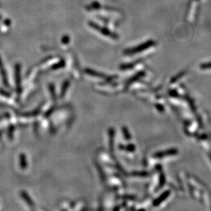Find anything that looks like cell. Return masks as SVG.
Segmentation results:
<instances>
[{
  "label": "cell",
  "instance_id": "obj_1",
  "mask_svg": "<svg viewBox=\"0 0 211 211\" xmlns=\"http://www.w3.org/2000/svg\"><path fill=\"white\" fill-rule=\"evenodd\" d=\"M15 84H16V91L18 94L21 93V75L20 68H16L15 70Z\"/></svg>",
  "mask_w": 211,
  "mask_h": 211
},
{
  "label": "cell",
  "instance_id": "obj_2",
  "mask_svg": "<svg viewBox=\"0 0 211 211\" xmlns=\"http://www.w3.org/2000/svg\"><path fill=\"white\" fill-rule=\"evenodd\" d=\"M178 153V150L176 149H170L168 150H166L165 152H160V153H156L154 156L157 158H162V157H165V156H169V155H176Z\"/></svg>",
  "mask_w": 211,
  "mask_h": 211
},
{
  "label": "cell",
  "instance_id": "obj_3",
  "mask_svg": "<svg viewBox=\"0 0 211 211\" xmlns=\"http://www.w3.org/2000/svg\"><path fill=\"white\" fill-rule=\"evenodd\" d=\"M20 195H21V197L22 199L25 201L26 203L28 204L30 206H34V202H32V199H31V198L30 196H29V195L27 194V193L26 191H21L20 193Z\"/></svg>",
  "mask_w": 211,
  "mask_h": 211
},
{
  "label": "cell",
  "instance_id": "obj_4",
  "mask_svg": "<svg viewBox=\"0 0 211 211\" xmlns=\"http://www.w3.org/2000/svg\"><path fill=\"white\" fill-rule=\"evenodd\" d=\"M169 194H170V192L169 191H165V193H162V194L160 195L158 199H156V201L154 202V206H158L160 203H162V202H163L165 199H167V198H168Z\"/></svg>",
  "mask_w": 211,
  "mask_h": 211
},
{
  "label": "cell",
  "instance_id": "obj_5",
  "mask_svg": "<svg viewBox=\"0 0 211 211\" xmlns=\"http://www.w3.org/2000/svg\"><path fill=\"white\" fill-rule=\"evenodd\" d=\"M19 165L21 169H25L27 167L26 156L25 154L22 153L19 155Z\"/></svg>",
  "mask_w": 211,
  "mask_h": 211
},
{
  "label": "cell",
  "instance_id": "obj_6",
  "mask_svg": "<svg viewBox=\"0 0 211 211\" xmlns=\"http://www.w3.org/2000/svg\"><path fill=\"white\" fill-rule=\"evenodd\" d=\"M14 131H15V127L13 126H11V127H9V129H8V138L10 139H12V138H13V133Z\"/></svg>",
  "mask_w": 211,
  "mask_h": 211
},
{
  "label": "cell",
  "instance_id": "obj_7",
  "mask_svg": "<svg viewBox=\"0 0 211 211\" xmlns=\"http://www.w3.org/2000/svg\"><path fill=\"white\" fill-rule=\"evenodd\" d=\"M200 68L203 69H208V68H211V62H208V63H205V64H202L200 65Z\"/></svg>",
  "mask_w": 211,
  "mask_h": 211
},
{
  "label": "cell",
  "instance_id": "obj_8",
  "mask_svg": "<svg viewBox=\"0 0 211 211\" xmlns=\"http://www.w3.org/2000/svg\"><path fill=\"white\" fill-rule=\"evenodd\" d=\"M184 73H185V72H181V73H180V74H179V75H177V76H176V77H174V79H172V83L175 82V81H177L178 79H180V77H182V76L184 75Z\"/></svg>",
  "mask_w": 211,
  "mask_h": 211
}]
</instances>
